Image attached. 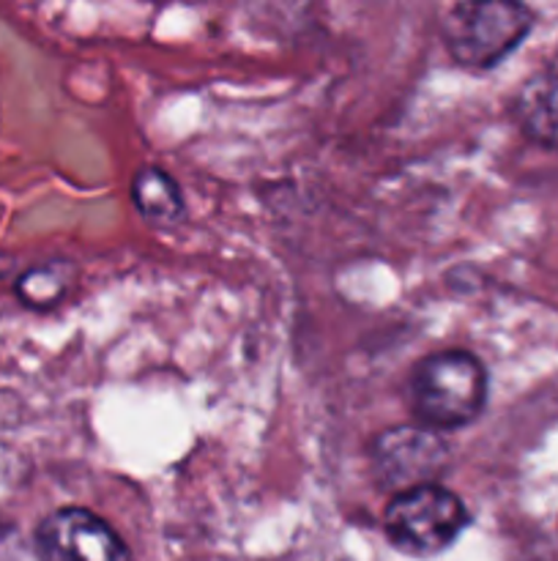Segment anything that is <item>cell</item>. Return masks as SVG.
I'll return each mask as SVG.
<instances>
[{"instance_id":"6da1fadb","label":"cell","mask_w":558,"mask_h":561,"mask_svg":"<svg viewBox=\"0 0 558 561\" xmlns=\"http://www.w3.org/2000/svg\"><path fill=\"white\" fill-rule=\"evenodd\" d=\"M487 403V370L468 351H438L410 370L408 409L432 431L479 420Z\"/></svg>"},{"instance_id":"7a4b0ae2","label":"cell","mask_w":558,"mask_h":561,"mask_svg":"<svg viewBox=\"0 0 558 561\" xmlns=\"http://www.w3.org/2000/svg\"><path fill=\"white\" fill-rule=\"evenodd\" d=\"M534 27L528 5L512 0L454 3L441 22V36L457 66L487 71L520 47Z\"/></svg>"},{"instance_id":"3957f363","label":"cell","mask_w":558,"mask_h":561,"mask_svg":"<svg viewBox=\"0 0 558 561\" xmlns=\"http://www.w3.org/2000/svg\"><path fill=\"white\" fill-rule=\"evenodd\" d=\"M468 520L463 499L432 482L394 493L383 513V529L397 551L427 559L446 551L463 535Z\"/></svg>"},{"instance_id":"277c9868","label":"cell","mask_w":558,"mask_h":561,"mask_svg":"<svg viewBox=\"0 0 558 561\" xmlns=\"http://www.w3.org/2000/svg\"><path fill=\"white\" fill-rule=\"evenodd\" d=\"M372 474L394 493L432 485L449 466V447L425 427H392L372 442Z\"/></svg>"},{"instance_id":"5b68a950","label":"cell","mask_w":558,"mask_h":561,"mask_svg":"<svg viewBox=\"0 0 558 561\" xmlns=\"http://www.w3.org/2000/svg\"><path fill=\"white\" fill-rule=\"evenodd\" d=\"M38 561H131L126 542L96 513L63 507L49 513L36 529Z\"/></svg>"},{"instance_id":"8992f818","label":"cell","mask_w":558,"mask_h":561,"mask_svg":"<svg viewBox=\"0 0 558 561\" xmlns=\"http://www.w3.org/2000/svg\"><path fill=\"white\" fill-rule=\"evenodd\" d=\"M512 115L528 140L558 151V71L547 66L528 77L514 96Z\"/></svg>"},{"instance_id":"52a82bcc","label":"cell","mask_w":558,"mask_h":561,"mask_svg":"<svg viewBox=\"0 0 558 561\" xmlns=\"http://www.w3.org/2000/svg\"><path fill=\"white\" fill-rule=\"evenodd\" d=\"M135 208L153 225H175L184 219V195L173 175L159 168H142L131 181Z\"/></svg>"},{"instance_id":"ba28073f","label":"cell","mask_w":558,"mask_h":561,"mask_svg":"<svg viewBox=\"0 0 558 561\" xmlns=\"http://www.w3.org/2000/svg\"><path fill=\"white\" fill-rule=\"evenodd\" d=\"M74 274V266L69 261H49L22 274L16 283V296L33 310H49L69 294Z\"/></svg>"},{"instance_id":"9c48e42d","label":"cell","mask_w":558,"mask_h":561,"mask_svg":"<svg viewBox=\"0 0 558 561\" xmlns=\"http://www.w3.org/2000/svg\"><path fill=\"white\" fill-rule=\"evenodd\" d=\"M550 69H553V71H558V53H556V58L550 60Z\"/></svg>"}]
</instances>
